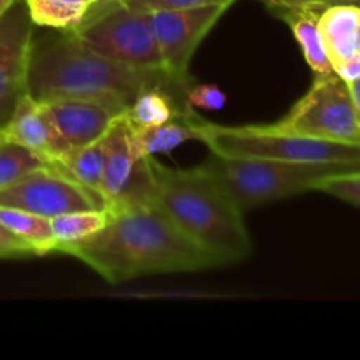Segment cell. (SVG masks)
Masks as SVG:
<instances>
[{"label": "cell", "mask_w": 360, "mask_h": 360, "mask_svg": "<svg viewBox=\"0 0 360 360\" xmlns=\"http://www.w3.org/2000/svg\"><path fill=\"white\" fill-rule=\"evenodd\" d=\"M193 125L197 141L206 144L214 157L360 165V144L311 139L278 132L267 125H218L197 112H193Z\"/></svg>", "instance_id": "cell-5"}, {"label": "cell", "mask_w": 360, "mask_h": 360, "mask_svg": "<svg viewBox=\"0 0 360 360\" xmlns=\"http://www.w3.org/2000/svg\"><path fill=\"white\" fill-rule=\"evenodd\" d=\"M231 6L232 4H211L190 9L150 13L164 70L185 94L193 84L190 77V62L197 48Z\"/></svg>", "instance_id": "cell-8"}, {"label": "cell", "mask_w": 360, "mask_h": 360, "mask_svg": "<svg viewBox=\"0 0 360 360\" xmlns=\"http://www.w3.org/2000/svg\"><path fill=\"white\" fill-rule=\"evenodd\" d=\"M150 167L153 202L213 260L214 267L252 255L245 213L206 162L193 169H169L150 157Z\"/></svg>", "instance_id": "cell-3"}, {"label": "cell", "mask_w": 360, "mask_h": 360, "mask_svg": "<svg viewBox=\"0 0 360 360\" xmlns=\"http://www.w3.org/2000/svg\"><path fill=\"white\" fill-rule=\"evenodd\" d=\"M0 132L6 139L34 151L48 164L63 162L74 150L60 134L48 108L42 102L34 101L28 94L21 97L13 116Z\"/></svg>", "instance_id": "cell-11"}, {"label": "cell", "mask_w": 360, "mask_h": 360, "mask_svg": "<svg viewBox=\"0 0 360 360\" xmlns=\"http://www.w3.org/2000/svg\"><path fill=\"white\" fill-rule=\"evenodd\" d=\"M34 255L28 245H25L20 238L7 231L0 224V259H16V257H28Z\"/></svg>", "instance_id": "cell-25"}, {"label": "cell", "mask_w": 360, "mask_h": 360, "mask_svg": "<svg viewBox=\"0 0 360 360\" xmlns=\"http://www.w3.org/2000/svg\"><path fill=\"white\" fill-rule=\"evenodd\" d=\"M48 162L21 144L2 137L0 139V188L13 185L32 171L46 167Z\"/></svg>", "instance_id": "cell-21"}, {"label": "cell", "mask_w": 360, "mask_h": 360, "mask_svg": "<svg viewBox=\"0 0 360 360\" xmlns=\"http://www.w3.org/2000/svg\"><path fill=\"white\" fill-rule=\"evenodd\" d=\"M0 224L20 238L34 255L55 253V238L51 232L49 218L16 210V207L0 206Z\"/></svg>", "instance_id": "cell-18"}, {"label": "cell", "mask_w": 360, "mask_h": 360, "mask_svg": "<svg viewBox=\"0 0 360 360\" xmlns=\"http://www.w3.org/2000/svg\"><path fill=\"white\" fill-rule=\"evenodd\" d=\"M347 84H348V91H350L352 102H354V108L355 111H357V116L360 120V79L350 81V83Z\"/></svg>", "instance_id": "cell-28"}, {"label": "cell", "mask_w": 360, "mask_h": 360, "mask_svg": "<svg viewBox=\"0 0 360 360\" xmlns=\"http://www.w3.org/2000/svg\"><path fill=\"white\" fill-rule=\"evenodd\" d=\"M2 137H4V136H2V132H0V139H2Z\"/></svg>", "instance_id": "cell-32"}, {"label": "cell", "mask_w": 360, "mask_h": 360, "mask_svg": "<svg viewBox=\"0 0 360 360\" xmlns=\"http://www.w3.org/2000/svg\"><path fill=\"white\" fill-rule=\"evenodd\" d=\"M309 2L322 4V6H330V4H355V6H360V0H309Z\"/></svg>", "instance_id": "cell-29"}, {"label": "cell", "mask_w": 360, "mask_h": 360, "mask_svg": "<svg viewBox=\"0 0 360 360\" xmlns=\"http://www.w3.org/2000/svg\"><path fill=\"white\" fill-rule=\"evenodd\" d=\"M151 86L185 94L164 69L116 62L88 48L70 32L51 37L34 34L27 70V94L34 101L90 98L127 111L137 95Z\"/></svg>", "instance_id": "cell-2"}, {"label": "cell", "mask_w": 360, "mask_h": 360, "mask_svg": "<svg viewBox=\"0 0 360 360\" xmlns=\"http://www.w3.org/2000/svg\"><path fill=\"white\" fill-rule=\"evenodd\" d=\"M60 134L72 148L86 146L105 136L123 109L90 98H58L42 102Z\"/></svg>", "instance_id": "cell-12"}, {"label": "cell", "mask_w": 360, "mask_h": 360, "mask_svg": "<svg viewBox=\"0 0 360 360\" xmlns=\"http://www.w3.org/2000/svg\"><path fill=\"white\" fill-rule=\"evenodd\" d=\"M108 218L109 214L105 210L72 211L49 218L53 238H55V252L62 253L67 246L97 234L108 224Z\"/></svg>", "instance_id": "cell-20"}, {"label": "cell", "mask_w": 360, "mask_h": 360, "mask_svg": "<svg viewBox=\"0 0 360 360\" xmlns=\"http://www.w3.org/2000/svg\"><path fill=\"white\" fill-rule=\"evenodd\" d=\"M186 95L165 86H151L141 91L125 111L127 120L136 129L160 125L185 112Z\"/></svg>", "instance_id": "cell-16"}, {"label": "cell", "mask_w": 360, "mask_h": 360, "mask_svg": "<svg viewBox=\"0 0 360 360\" xmlns=\"http://www.w3.org/2000/svg\"><path fill=\"white\" fill-rule=\"evenodd\" d=\"M355 49H357V55H360V28L357 30V37H355Z\"/></svg>", "instance_id": "cell-31"}, {"label": "cell", "mask_w": 360, "mask_h": 360, "mask_svg": "<svg viewBox=\"0 0 360 360\" xmlns=\"http://www.w3.org/2000/svg\"><path fill=\"white\" fill-rule=\"evenodd\" d=\"M316 190L360 207V171L350 172V174L333 176V178L320 183Z\"/></svg>", "instance_id": "cell-22"}, {"label": "cell", "mask_w": 360, "mask_h": 360, "mask_svg": "<svg viewBox=\"0 0 360 360\" xmlns=\"http://www.w3.org/2000/svg\"><path fill=\"white\" fill-rule=\"evenodd\" d=\"M14 2H16V0H0V18L6 14V11L9 9Z\"/></svg>", "instance_id": "cell-30"}, {"label": "cell", "mask_w": 360, "mask_h": 360, "mask_svg": "<svg viewBox=\"0 0 360 360\" xmlns=\"http://www.w3.org/2000/svg\"><path fill=\"white\" fill-rule=\"evenodd\" d=\"M35 25L25 0H16L0 18V130L27 94V70Z\"/></svg>", "instance_id": "cell-10"}, {"label": "cell", "mask_w": 360, "mask_h": 360, "mask_svg": "<svg viewBox=\"0 0 360 360\" xmlns=\"http://www.w3.org/2000/svg\"><path fill=\"white\" fill-rule=\"evenodd\" d=\"M120 2L130 9L155 13V11L190 9V7L211 6V4H234L236 0H120Z\"/></svg>", "instance_id": "cell-23"}, {"label": "cell", "mask_w": 360, "mask_h": 360, "mask_svg": "<svg viewBox=\"0 0 360 360\" xmlns=\"http://www.w3.org/2000/svg\"><path fill=\"white\" fill-rule=\"evenodd\" d=\"M227 102L224 91L214 84H197L190 86L186 91V104L192 105L193 109H206V111H220Z\"/></svg>", "instance_id": "cell-24"}, {"label": "cell", "mask_w": 360, "mask_h": 360, "mask_svg": "<svg viewBox=\"0 0 360 360\" xmlns=\"http://www.w3.org/2000/svg\"><path fill=\"white\" fill-rule=\"evenodd\" d=\"M193 108L190 105L185 112L169 122L153 127L136 129L132 127L134 151L139 158L155 157L158 153H171L172 150L186 141L197 139V130L193 125Z\"/></svg>", "instance_id": "cell-15"}, {"label": "cell", "mask_w": 360, "mask_h": 360, "mask_svg": "<svg viewBox=\"0 0 360 360\" xmlns=\"http://www.w3.org/2000/svg\"><path fill=\"white\" fill-rule=\"evenodd\" d=\"M322 9V4L306 2L299 7L274 11L292 28L295 41L299 42L302 49V56L315 74L334 72V67L330 63L329 55H327L326 44H323L319 28V14Z\"/></svg>", "instance_id": "cell-14"}, {"label": "cell", "mask_w": 360, "mask_h": 360, "mask_svg": "<svg viewBox=\"0 0 360 360\" xmlns=\"http://www.w3.org/2000/svg\"><path fill=\"white\" fill-rule=\"evenodd\" d=\"M0 206L55 218L72 211L104 210V200L97 192L77 185L48 164L13 185L0 188Z\"/></svg>", "instance_id": "cell-9"}, {"label": "cell", "mask_w": 360, "mask_h": 360, "mask_svg": "<svg viewBox=\"0 0 360 360\" xmlns=\"http://www.w3.org/2000/svg\"><path fill=\"white\" fill-rule=\"evenodd\" d=\"M70 34L116 62L164 69L150 13L130 9L120 0H98Z\"/></svg>", "instance_id": "cell-6"}, {"label": "cell", "mask_w": 360, "mask_h": 360, "mask_svg": "<svg viewBox=\"0 0 360 360\" xmlns=\"http://www.w3.org/2000/svg\"><path fill=\"white\" fill-rule=\"evenodd\" d=\"M239 210H248L319 188L333 176L359 172L357 164H313V162L221 158L206 162Z\"/></svg>", "instance_id": "cell-4"}, {"label": "cell", "mask_w": 360, "mask_h": 360, "mask_svg": "<svg viewBox=\"0 0 360 360\" xmlns=\"http://www.w3.org/2000/svg\"><path fill=\"white\" fill-rule=\"evenodd\" d=\"M260 2L266 4L269 9L280 11V9H290V7H299L302 4L309 2V0H260Z\"/></svg>", "instance_id": "cell-27"}, {"label": "cell", "mask_w": 360, "mask_h": 360, "mask_svg": "<svg viewBox=\"0 0 360 360\" xmlns=\"http://www.w3.org/2000/svg\"><path fill=\"white\" fill-rule=\"evenodd\" d=\"M334 72L345 81V83H350V81L360 79V55L352 56L347 62L340 63L338 67H334Z\"/></svg>", "instance_id": "cell-26"}, {"label": "cell", "mask_w": 360, "mask_h": 360, "mask_svg": "<svg viewBox=\"0 0 360 360\" xmlns=\"http://www.w3.org/2000/svg\"><path fill=\"white\" fill-rule=\"evenodd\" d=\"M319 28L333 67L357 55L355 37L360 28V6L330 4L319 14Z\"/></svg>", "instance_id": "cell-13"}, {"label": "cell", "mask_w": 360, "mask_h": 360, "mask_svg": "<svg viewBox=\"0 0 360 360\" xmlns=\"http://www.w3.org/2000/svg\"><path fill=\"white\" fill-rule=\"evenodd\" d=\"M267 127L311 139L360 144V120L348 84L336 72L316 74L311 88L290 111Z\"/></svg>", "instance_id": "cell-7"}, {"label": "cell", "mask_w": 360, "mask_h": 360, "mask_svg": "<svg viewBox=\"0 0 360 360\" xmlns=\"http://www.w3.org/2000/svg\"><path fill=\"white\" fill-rule=\"evenodd\" d=\"M98 0H25L35 27L72 32Z\"/></svg>", "instance_id": "cell-17"}, {"label": "cell", "mask_w": 360, "mask_h": 360, "mask_svg": "<svg viewBox=\"0 0 360 360\" xmlns=\"http://www.w3.org/2000/svg\"><path fill=\"white\" fill-rule=\"evenodd\" d=\"M108 214V224L97 234L62 250L108 283L214 267L155 202Z\"/></svg>", "instance_id": "cell-1"}, {"label": "cell", "mask_w": 360, "mask_h": 360, "mask_svg": "<svg viewBox=\"0 0 360 360\" xmlns=\"http://www.w3.org/2000/svg\"><path fill=\"white\" fill-rule=\"evenodd\" d=\"M104 162L105 146L104 137H101L98 141L86 144V146L74 148L72 153L65 160L51 165L55 169H58L63 176L76 181L77 185L98 193V190H101L102 172H104Z\"/></svg>", "instance_id": "cell-19"}]
</instances>
